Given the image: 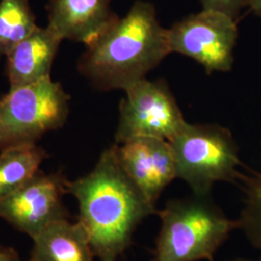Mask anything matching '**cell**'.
I'll return each instance as SVG.
<instances>
[{"mask_svg": "<svg viewBox=\"0 0 261 261\" xmlns=\"http://www.w3.org/2000/svg\"><path fill=\"white\" fill-rule=\"evenodd\" d=\"M66 191L77 202V221L100 261H118L138 226L158 213L122 167L114 145L103 151L88 174L67 180Z\"/></svg>", "mask_w": 261, "mask_h": 261, "instance_id": "cell-1", "label": "cell"}, {"mask_svg": "<svg viewBox=\"0 0 261 261\" xmlns=\"http://www.w3.org/2000/svg\"><path fill=\"white\" fill-rule=\"evenodd\" d=\"M171 54L168 29L154 6L137 1L127 15L85 46L77 61L80 74L98 90H126Z\"/></svg>", "mask_w": 261, "mask_h": 261, "instance_id": "cell-2", "label": "cell"}, {"mask_svg": "<svg viewBox=\"0 0 261 261\" xmlns=\"http://www.w3.org/2000/svg\"><path fill=\"white\" fill-rule=\"evenodd\" d=\"M161 228L151 261H214L220 247L239 229L210 196L169 199L157 213Z\"/></svg>", "mask_w": 261, "mask_h": 261, "instance_id": "cell-3", "label": "cell"}, {"mask_svg": "<svg viewBox=\"0 0 261 261\" xmlns=\"http://www.w3.org/2000/svg\"><path fill=\"white\" fill-rule=\"evenodd\" d=\"M169 143L176 177L185 181L194 195L210 196L215 183H237L242 178L238 148L226 128L187 122Z\"/></svg>", "mask_w": 261, "mask_h": 261, "instance_id": "cell-4", "label": "cell"}, {"mask_svg": "<svg viewBox=\"0 0 261 261\" xmlns=\"http://www.w3.org/2000/svg\"><path fill=\"white\" fill-rule=\"evenodd\" d=\"M70 99L62 84L50 76L10 86L0 98V151L35 144L48 132L63 127L70 112Z\"/></svg>", "mask_w": 261, "mask_h": 261, "instance_id": "cell-5", "label": "cell"}, {"mask_svg": "<svg viewBox=\"0 0 261 261\" xmlns=\"http://www.w3.org/2000/svg\"><path fill=\"white\" fill-rule=\"evenodd\" d=\"M119 106L115 143L139 138L170 141L187 122L165 81L141 80L125 91Z\"/></svg>", "mask_w": 261, "mask_h": 261, "instance_id": "cell-6", "label": "cell"}, {"mask_svg": "<svg viewBox=\"0 0 261 261\" xmlns=\"http://www.w3.org/2000/svg\"><path fill=\"white\" fill-rule=\"evenodd\" d=\"M237 34L235 19L209 10L191 15L168 29L171 53L193 58L208 74L231 69Z\"/></svg>", "mask_w": 261, "mask_h": 261, "instance_id": "cell-7", "label": "cell"}, {"mask_svg": "<svg viewBox=\"0 0 261 261\" xmlns=\"http://www.w3.org/2000/svg\"><path fill=\"white\" fill-rule=\"evenodd\" d=\"M66 182L61 171H39L15 193L0 199V218L33 240L48 224L69 218L63 203Z\"/></svg>", "mask_w": 261, "mask_h": 261, "instance_id": "cell-8", "label": "cell"}, {"mask_svg": "<svg viewBox=\"0 0 261 261\" xmlns=\"http://www.w3.org/2000/svg\"><path fill=\"white\" fill-rule=\"evenodd\" d=\"M127 174L154 205L165 189L176 177V167L168 140L139 138L114 144ZM157 206V205H156Z\"/></svg>", "mask_w": 261, "mask_h": 261, "instance_id": "cell-9", "label": "cell"}, {"mask_svg": "<svg viewBox=\"0 0 261 261\" xmlns=\"http://www.w3.org/2000/svg\"><path fill=\"white\" fill-rule=\"evenodd\" d=\"M112 0H49L47 25L63 40L92 43L118 19Z\"/></svg>", "mask_w": 261, "mask_h": 261, "instance_id": "cell-10", "label": "cell"}, {"mask_svg": "<svg viewBox=\"0 0 261 261\" xmlns=\"http://www.w3.org/2000/svg\"><path fill=\"white\" fill-rule=\"evenodd\" d=\"M63 39L54 29L38 27L6 56L10 86L36 83L50 76L51 67Z\"/></svg>", "mask_w": 261, "mask_h": 261, "instance_id": "cell-11", "label": "cell"}, {"mask_svg": "<svg viewBox=\"0 0 261 261\" xmlns=\"http://www.w3.org/2000/svg\"><path fill=\"white\" fill-rule=\"evenodd\" d=\"M31 261H94L89 236L79 221L48 224L33 239Z\"/></svg>", "mask_w": 261, "mask_h": 261, "instance_id": "cell-12", "label": "cell"}, {"mask_svg": "<svg viewBox=\"0 0 261 261\" xmlns=\"http://www.w3.org/2000/svg\"><path fill=\"white\" fill-rule=\"evenodd\" d=\"M47 158L46 150L36 143L0 151V199L12 195L34 177Z\"/></svg>", "mask_w": 261, "mask_h": 261, "instance_id": "cell-13", "label": "cell"}, {"mask_svg": "<svg viewBox=\"0 0 261 261\" xmlns=\"http://www.w3.org/2000/svg\"><path fill=\"white\" fill-rule=\"evenodd\" d=\"M37 28L29 0H0V56H7Z\"/></svg>", "mask_w": 261, "mask_h": 261, "instance_id": "cell-14", "label": "cell"}, {"mask_svg": "<svg viewBox=\"0 0 261 261\" xmlns=\"http://www.w3.org/2000/svg\"><path fill=\"white\" fill-rule=\"evenodd\" d=\"M239 182L242 183L245 195L242 210L237 220L239 229L261 255V171L243 174Z\"/></svg>", "mask_w": 261, "mask_h": 261, "instance_id": "cell-15", "label": "cell"}, {"mask_svg": "<svg viewBox=\"0 0 261 261\" xmlns=\"http://www.w3.org/2000/svg\"><path fill=\"white\" fill-rule=\"evenodd\" d=\"M203 10L215 11L236 19L239 12L248 6V0H200Z\"/></svg>", "mask_w": 261, "mask_h": 261, "instance_id": "cell-16", "label": "cell"}, {"mask_svg": "<svg viewBox=\"0 0 261 261\" xmlns=\"http://www.w3.org/2000/svg\"><path fill=\"white\" fill-rule=\"evenodd\" d=\"M0 261H20L19 255L12 248L0 246Z\"/></svg>", "mask_w": 261, "mask_h": 261, "instance_id": "cell-17", "label": "cell"}, {"mask_svg": "<svg viewBox=\"0 0 261 261\" xmlns=\"http://www.w3.org/2000/svg\"><path fill=\"white\" fill-rule=\"evenodd\" d=\"M248 6H250L255 14L261 16V0H248Z\"/></svg>", "mask_w": 261, "mask_h": 261, "instance_id": "cell-18", "label": "cell"}, {"mask_svg": "<svg viewBox=\"0 0 261 261\" xmlns=\"http://www.w3.org/2000/svg\"><path fill=\"white\" fill-rule=\"evenodd\" d=\"M225 261H261V255L259 256V258H257V259H245V258H235V259H230V260Z\"/></svg>", "mask_w": 261, "mask_h": 261, "instance_id": "cell-19", "label": "cell"}]
</instances>
